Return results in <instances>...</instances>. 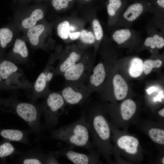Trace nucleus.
<instances>
[{
	"mask_svg": "<svg viewBox=\"0 0 164 164\" xmlns=\"http://www.w3.org/2000/svg\"><path fill=\"white\" fill-rule=\"evenodd\" d=\"M156 90V88L154 87H152L148 89L147 90V91L148 94H150L152 93L153 92L155 91Z\"/></svg>",
	"mask_w": 164,
	"mask_h": 164,
	"instance_id": "obj_34",
	"label": "nucleus"
},
{
	"mask_svg": "<svg viewBox=\"0 0 164 164\" xmlns=\"http://www.w3.org/2000/svg\"><path fill=\"white\" fill-rule=\"evenodd\" d=\"M83 111L95 144L97 145L100 142H107L110 137V130L104 116L90 105Z\"/></svg>",
	"mask_w": 164,
	"mask_h": 164,
	"instance_id": "obj_4",
	"label": "nucleus"
},
{
	"mask_svg": "<svg viewBox=\"0 0 164 164\" xmlns=\"http://www.w3.org/2000/svg\"><path fill=\"white\" fill-rule=\"evenodd\" d=\"M80 32H69V36L71 39L72 40H75L77 39L80 36Z\"/></svg>",
	"mask_w": 164,
	"mask_h": 164,
	"instance_id": "obj_31",
	"label": "nucleus"
},
{
	"mask_svg": "<svg viewBox=\"0 0 164 164\" xmlns=\"http://www.w3.org/2000/svg\"><path fill=\"white\" fill-rule=\"evenodd\" d=\"M144 71L143 62L140 58L134 57L131 60L128 73L132 77L137 78L140 76Z\"/></svg>",
	"mask_w": 164,
	"mask_h": 164,
	"instance_id": "obj_21",
	"label": "nucleus"
},
{
	"mask_svg": "<svg viewBox=\"0 0 164 164\" xmlns=\"http://www.w3.org/2000/svg\"><path fill=\"white\" fill-rule=\"evenodd\" d=\"M92 24L96 40L98 41L101 40L104 36V32L100 22L97 19H94L92 22Z\"/></svg>",
	"mask_w": 164,
	"mask_h": 164,
	"instance_id": "obj_27",
	"label": "nucleus"
},
{
	"mask_svg": "<svg viewBox=\"0 0 164 164\" xmlns=\"http://www.w3.org/2000/svg\"><path fill=\"white\" fill-rule=\"evenodd\" d=\"M162 163L164 164V158L163 157L162 159Z\"/></svg>",
	"mask_w": 164,
	"mask_h": 164,
	"instance_id": "obj_37",
	"label": "nucleus"
},
{
	"mask_svg": "<svg viewBox=\"0 0 164 164\" xmlns=\"http://www.w3.org/2000/svg\"><path fill=\"white\" fill-rule=\"evenodd\" d=\"M75 29V27L72 25L70 26V30L74 31Z\"/></svg>",
	"mask_w": 164,
	"mask_h": 164,
	"instance_id": "obj_36",
	"label": "nucleus"
},
{
	"mask_svg": "<svg viewBox=\"0 0 164 164\" xmlns=\"http://www.w3.org/2000/svg\"><path fill=\"white\" fill-rule=\"evenodd\" d=\"M150 138L154 142L159 144H164V131L157 128H152L149 131Z\"/></svg>",
	"mask_w": 164,
	"mask_h": 164,
	"instance_id": "obj_24",
	"label": "nucleus"
},
{
	"mask_svg": "<svg viewBox=\"0 0 164 164\" xmlns=\"http://www.w3.org/2000/svg\"><path fill=\"white\" fill-rule=\"evenodd\" d=\"M40 105L44 117L43 130H53L59 122L66 104L60 91H50Z\"/></svg>",
	"mask_w": 164,
	"mask_h": 164,
	"instance_id": "obj_2",
	"label": "nucleus"
},
{
	"mask_svg": "<svg viewBox=\"0 0 164 164\" xmlns=\"http://www.w3.org/2000/svg\"><path fill=\"white\" fill-rule=\"evenodd\" d=\"M113 40L119 45L141 42L142 38L138 31L130 28H117L111 35Z\"/></svg>",
	"mask_w": 164,
	"mask_h": 164,
	"instance_id": "obj_11",
	"label": "nucleus"
},
{
	"mask_svg": "<svg viewBox=\"0 0 164 164\" xmlns=\"http://www.w3.org/2000/svg\"><path fill=\"white\" fill-rule=\"evenodd\" d=\"M0 88L5 89L6 90L14 92L10 88L7 87L3 82L0 74Z\"/></svg>",
	"mask_w": 164,
	"mask_h": 164,
	"instance_id": "obj_32",
	"label": "nucleus"
},
{
	"mask_svg": "<svg viewBox=\"0 0 164 164\" xmlns=\"http://www.w3.org/2000/svg\"><path fill=\"white\" fill-rule=\"evenodd\" d=\"M58 158L53 151L50 152L46 155L45 164H59Z\"/></svg>",
	"mask_w": 164,
	"mask_h": 164,
	"instance_id": "obj_30",
	"label": "nucleus"
},
{
	"mask_svg": "<svg viewBox=\"0 0 164 164\" xmlns=\"http://www.w3.org/2000/svg\"><path fill=\"white\" fill-rule=\"evenodd\" d=\"M17 151L9 142H6L0 145V158L18 154Z\"/></svg>",
	"mask_w": 164,
	"mask_h": 164,
	"instance_id": "obj_22",
	"label": "nucleus"
},
{
	"mask_svg": "<svg viewBox=\"0 0 164 164\" xmlns=\"http://www.w3.org/2000/svg\"><path fill=\"white\" fill-rule=\"evenodd\" d=\"M45 29L42 24L36 25L29 28L27 32V36L30 44L33 46H38L39 43V37Z\"/></svg>",
	"mask_w": 164,
	"mask_h": 164,
	"instance_id": "obj_20",
	"label": "nucleus"
},
{
	"mask_svg": "<svg viewBox=\"0 0 164 164\" xmlns=\"http://www.w3.org/2000/svg\"><path fill=\"white\" fill-rule=\"evenodd\" d=\"M136 109V104L134 101L130 99L124 101L120 108L123 119L126 121L129 120L135 114Z\"/></svg>",
	"mask_w": 164,
	"mask_h": 164,
	"instance_id": "obj_19",
	"label": "nucleus"
},
{
	"mask_svg": "<svg viewBox=\"0 0 164 164\" xmlns=\"http://www.w3.org/2000/svg\"><path fill=\"white\" fill-rule=\"evenodd\" d=\"M80 36L81 41L85 43L92 44L96 41L94 33L85 29L81 31Z\"/></svg>",
	"mask_w": 164,
	"mask_h": 164,
	"instance_id": "obj_28",
	"label": "nucleus"
},
{
	"mask_svg": "<svg viewBox=\"0 0 164 164\" xmlns=\"http://www.w3.org/2000/svg\"><path fill=\"white\" fill-rule=\"evenodd\" d=\"M16 160L19 163L24 164H45L46 154L40 151L32 150L25 152H19Z\"/></svg>",
	"mask_w": 164,
	"mask_h": 164,
	"instance_id": "obj_13",
	"label": "nucleus"
},
{
	"mask_svg": "<svg viewBox=\"0 0 164 164\" xmlns=\"http://www.w3.org/2000/svg\"><path fill=\"white\" fill-rule=\"evenodd\" d=\"M43 15L41 9L39 8L35 9L29 16L22 20L21 22L22 26L25 29H28L35 26L38 21L43 18Z\"/></svg>",
	"mask_w": 164,
	"mask_h": 164,
	"instance_id": "obj_18",
	"label": "nucleus"
},
{
	"mask_svg": "<svg viewBox=\"0 0 164 164\" xmlns=\"http://www.w3.org/2000/svg\"><path fill=\"white\" fill-rule=\"evenodd\" d=\"M56 59H51L45 68L33 83L31 92L29 97L35 102L39 98L44 97L51 91L49 84L54 76V65Z\"/></svg>",
	"mask_w": 164,
	"mask_h": 164,
	"instance_id": "obj_7",
	"label": "nucleus"
},
{
	"mask_svg": "<svg viewBox=\"0 0 164 164\" xmlns=\"http://www.w3.org/2000/svg\"><path fill=\"white\" fill-rule=\"evenodd\" d=\"M53 152L58 158L60 156H64L75 164H93L96 162L95 155L93 151L84 154L76 152L70 147L63 148Z\"/></svg>",
	"mask_w": 164,
	"mask_h": 164,
	"instance_id": "obj_10",
	"label": "nucleus"
},
{
	"mask_svg": "<svg viewBox=\"0 0 164 164\" xmlns=\"http://www.w3.org/2000/svg\"><path fill=\"white\" fill-rule=\"evenodd\" d=\"M60 92L66 105H69L84 104L91 94L85 83L81 82H65Z\"/></svg>",
	"mask_w": 164,
	"mask_h": 164,
	"instance_id": "obj_6",
	"label": "nucleus"
},
{
	"mask_svg": "<svg viewBox=\"0 0 164 164\" xmlns=\"http://www.w3.org/2000/svg\"><path fill=\"white\" fill-rule=\"evenodd\" d=\"M86 1H89V0H86Z\"/></svg>",
	"mask_w": 164,
	"mask_h": 164,
	"instance_id": "obj_38",
	"label": "nucleus"
},
{
	"mask_svg": "<svg viewBox=\"0 0 164 164\" xmlns=\"http://www.w3.org/2000/svg\"><path fill=\"white\" fill-rule=\"evenodd\" d=\"M73 0H52V4L54 8L57 10H60L67 8L69 2Z\"/></svg>",
	"mask_w": 164,
	"mask_h": 164,
	"instance_id": "obj_29",
	"label": "nucleus"
},
{
	"mask_svg": "<svg viewBox=\"0 0 164 164\" xmlns=\"http://www.w3.org/2000/svg\"><path fill=\"white\" fill-rule=\"evenodd\" d=\"M0 74L4 84L14 93L18 89L31 90L33 83L26 77L22 70L10 60L0 62Z\"/></svg>",
	"mask_w": 164,
	"mask_h": 164,
	"instance_id": "obj_3",
	"label": "nucleus"
},
{
	"mask_svg": "<svg viewBox=\"0 0 164 164\" xmlns=\"http://www.w3.org/2000/svg\"><path fill=\"white\" fill-rule=\"evenodd\" d=\"M90 58L84 57L69 68L64 73L65 82H87L93 68Z\"/></svg>",
	"mask_w": 164,
	"mask_h": 164,
	"instance_id": "obj_8",
	"label": "nucleus"
},
{
	"mask_svg": "<svg viewBox=\"0 0 164 164\" xmlns=\"http://www.w3.org/2000/svg\"><path fill=\"white\" fill-rule=\"evenodd\" d=\"M13 34L12 31L8 28L0 29V45L2 48H5L11 41Z\"/></svg>",
	"mask_w": 164,
	"mask_h": 164,
	"instance_id": "obj_23",
	"label": "nucleus"
},
{
	"mask_svg": "<svg viewBox=\"0 0 164 164\" xmlns=\"http://www.w3.org/2000/svg\"><path fill=\"white\" fill-rule=\"evenodd\" d=\"M12 51L15 56L17 57L15 63L26 62L28 56L29 52L24 40L19 39H16L14 44Z\"/></svg>",
	"mask_w": 164,
	"mask_h": 164,
	"instance_id": "obj_17",
	"label": "nucleus"
},
{
	"mask_svg": "<svg viewBox=\"0 0 164 164\" xmlns=\"http://www.w3.org/2000/svg\"><path fill=\"white\" fill-rule=\"evenodd\" d=\"M164 92L163 91H160L159 95L157 96L154 98V100L156 101H160L162 98L164 97Z\"/></svg>",
	"mask_w": 164,
	"mask_h": 164,
	"instance_id": "obj_33",
	"label": "nucleus"
},
{
	"mask_svg": "<svg viewBox=\"0 0 164 164\" xmlns=\"http://www.w3.org/2000/svg\"><path fill=\"white\" fill-rule=\"evenodd\" d=\"M147 36L143 44L151 49H161L164 46V24L150 20L146 27Z\"/></svg>",
	"mask_w": 164,
	"mask_h": 164,
	"instance_id": "obj_9",
	"label": "nucleus"
},
{
	"mask_svg": "<svg viewBox=\"0 0 164 164\" xmlns=\"http://www.w3.org/2000/svg\"><path fill=\"white\" fill-rule=\"evenodd\" d=\"M160 116L164 117V108H163L162 109L159 111L158 112Z\"/></svg>",
	"mask_w": 164,
	"mask_h": 164,
	"instance_id": "obj_35",
	"label": "nucleus"
},
{
	"mask_svg": "<svg viewBox=\"0 0 164 164\" xmlns=\"http://www.w3.org/2000/svg\"><path fill=\"white\" fill-rule=\"evenodd\" d=\"M162 63V61L157 59L155 60L151 59H147L145 60L143 63L144 71L145 74H149L151 72L153 68L160 67Z\"/></svg>",
	"mask_w": 164,
	"mask_h": 164,
	"instance_id": "obj_25",
	"label": "nucleus"
},
{
	"mask_svg": "<svg viewBox=\"0 0 164 164\" xmlns=\"http://www.w3.org/2000/svg\"><path fill=\"white\" fill-rule=\"evenodd\" d=\"M118 146L128 153L134 154L137 152L139 142L136 138L129 135L123 136L117 141Z\"/></svg>",
	"mask_w": 164,
	"mask_h": 164,
	"instance_id": "obj_16",
	"label": "nucleus"
},
{
	"mask_svg": "<svg viewBox=\"0 0 164 164\" xmlns=\"http://www.w3.org/2000/svg\"><path fill=\"white\" fill-rule=\"evenodd\" d=\"M81 54L75 51L70 52L67 56L62 58L54 71V77L57 75L63 76L64 73L81 58Z\"/></svg>",
	"mask_w": 164,
	"mask_h": 164,
	"instance_id": "obj_12",
	"label": "nucleus"
},
{
	"mask_svg": "<svg viewBox=\"0 0 164 164\" xmlns=\"http://www.w3.org/2000/svg\"><path fill=\"white\" fill-rule=\"evenodd\" d=\"M57 33L59 36L63 39L68 38L70 32V24L67 21H64L60 23L57 27Z\"/></svg>",
	"mask_w": 164,
	"mask_h": 164,
	"instance_id": "obj_26",
	"label": "nucleus"
},
{
	"mask_svg": "<svg viewBox=\"0 0 164 164\" xmlns=\"http://www.w3.org/2000/svg\"><path fill=\"white\" fill-rule=\"evenodd\" d=\"M147 12L154 15L155 7L141 1L136 2L127 5L120 15L114 27L130 28L135 21Z\"/></svg>",
	"mask_w": 164,
	"mask_h": 164,
	"instance_id": "obj_5",
	"label": "nucleus"
},
{
	"mask_svg": "<svg viewBox=\"0 0 164 164\" xmlns=\"http://www.w3.org/2000/svg\"><path fill=\"white\" fill-rule=\"evenodd\" d=\"M125 1V0H108L107 11L110 18V24L114 27L120 15L127 6Z\"/></svg>",
	"mask_w": 164,
	"mask_h": 164,
	"instance_id": "obj_14",
	"label": "nucleus"
},
{
	"mask_svg": "<svg viewBox=\"0 0 164 164\" xmlns=\"http://www.w3.org/2000/svg\"><path fill=\"white\" fill-rule=\"evenodd\" d=\"M112 83L116 99L119 101L124 99L128 91V87L125 80L120 75L116 74L113 78Z\"/></svg>",
	"mask_w": 164,
	"mask_h": 164,
	"instance_id": "obj_15",
	"label": "nucleus"
},
{
	"mask_svg": "<svg viewBox=\"0 0 164 164\" xmlns=\"http://www.w3.org/2000/svg\"><path fill=\"white\" fill-rule=\"evenodd\" d=\"M89 130L84 113L74 122L52 131L51 138L63 142L73 148L79 147L92 151L93 146L89 137Z\"/></svg>",
	"mask_w": 164,
	"mask_h": 164,
	"instance_id": "obj_1",
	"label": "nucleus"
}]
</instances>
